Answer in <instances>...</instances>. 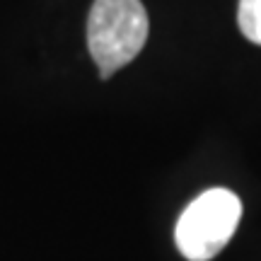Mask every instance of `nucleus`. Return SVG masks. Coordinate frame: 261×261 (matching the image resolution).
Here are the masks:
<instances>
[{
    "mask_svg": "<svg viewBox=\"0 0 261 261\" xmlns=\"http://www.w3.org/2000/svg\"><path fill=\"white\" fill-rule=\"evenodd\" d=\"M150 32L148 12L140 0H94L87 17V46L99 77H112L145 46Z\"/></svg>",
    "mask_w": 261,
    "mask_h": 261,
    "instance_id": "1",
    "label": "nucleus"
},
{
    "mask_svg": "<svg viewBox=\"0 0 261 261\" xmlns=\"http://www.w3.org/2000/svg\"><path fill=\"white\" fill-rule=\"evenodd\" d=\"M242 218V201L230 189H208L179 215L174 240L189 261H208L232 240Z\"/></svg>",
    "mask_w": 261,
    "mask_h": 261,
    "instance_id": "2",
    "label": "nucleus"
},
{
    "mask_svg": "<svg viewBox=\"0 0 261 261\" xmlns=\"http://www.w3.org/2000/svg\"><path fill=\"white\" fill-rule=\"evenodd\" d=\"M237 24L252 44L261 46V0H240Z\"/></svg>",
    "mask_w": 261,
    "mask_h": 261,
    "instance_id": "3",
    "label": "nucleus"
}]
</instances>
